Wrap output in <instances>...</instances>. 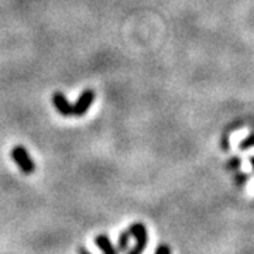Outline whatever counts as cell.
Wrapping results in <instances>:
<instances>
[{
  "mask_svg": "<svg viewBox=\"0 0 254 254\" xmlns=\"http://www.w3.org/2000/svg\"><path fill=\"white\" fill-rule=\"evenodd\" d=\"M144 249H145L144 245H140V243H136L133 249H130V250L127 252V254H143V252H144Z\"/></svg>",
  "mask_w": 254,
  "mask_h": 254,
  "instance_id": "8",
  "label": "cell"
},
{
  "mask_svg": "<svg viewBox=\"0 0 254 254\" xmlns=\"http://www.w3.org/2000/svg\"><path fill=\"white\" fill-rule=\"evenodd\" d=\"M53 105L64 118L72 116V105L69 103L68 98L64 95L63 92H55L53 95Z\"/></svg>",
  "mask_w": 254,
  "mask_h": 254,
  "instance_id": "3",
  "label": "cell"
},
{
  "mask_svg": "<svg viewBox=\"0 0 254 254\" xmlns=\"http://www.w3.org/2000/svg\"><path fill=\"white\" fill-rule=\"evenodd\" d=\"M79 254H91V253H89V252H86L85 249H81V250H79Z\"/></svg>",
  "mask_w": 254,
  "mask_h": 254,
  "instance_id": "12",
  "label": "cell"
},
{
  "mask_svg": "<svg viewBox=\"0 0 254 254\" xmlns=\"http://www.w3.org/2000/svg\"><path fill=\"white\" fill-rule=\"evenodd\" d=\"M128 233H130V236L134 237L136 243L144 246H147V243H148V233H147V229L143 223H140V222L131 223L130 229H128Z\"/></svg>",
  "mask_w": 254,
  "mask_h": 254,
  "instance_id": "4",
  "label": "cell"
},
{
  "mask_svg": "<svg viewBox=\"0 0 254 254\" xmlns=\"http://www.w3.org/2000/svg\"><path fill=\"white\" fill-rule=\"evenodd\" d=\"M252 145H254V136L247 137L245 141H242L240 148H242V150H247V148H249V147H252Z\"/></svg>",
  "mask_w": 254,
  "mask_h": 254,
  "instance_id": "10",
  "label": "cell"
},
{
  "mask_svg": "<svg viewBox=\"0 0 254 254\" xmlns=\"http://www.w3.org/2000/svg\"><path fill=\"white\" fill-rule=\"evenodd\" d=\"M154 254H171V247L167 245H158L155 249Z\"/></svg>",
  "mask_w": 254,
  "mask_h": 254,
  "instance_id": "7",
  "label": "cell"
},
{
  "mask_svg": "<svg viewBox=\"0 0 254 254\" xmlns=\"http://www.w3.org/2000/svg\"><path fill=\"white\" fill-rule=\"evenodd\" d=\"M10 157H11V160L16 163L18 170L23 174L30 175V174H33L36 171V163L30 157L24 145H14L11 148V151H10Z\"/></svg>",
  "mask_w": 254,
  "mask_h": 254,
  "instance_id": "1",
  "label": "cell"
},
{
  "mask_svg": "<svg viewBox=\"0 0 254 254\" xmlns=\"http://www.w3.org/2000/svg\"><path fill=\"white\" fill-rule=\"evenodd\" d=\"M246 180H247V177H246L245 174H239L236 177V182L239 184V185H243L246 182Z\"/></svg>",
  "mask_w": 254,
  "mask_h": 254,
  "instance_id": "11",
  "label": "cell"
},
{
  "mask_svg": "<svg viewBox=\"0 0 254 254\" xmlns=\"http://www.w3.org/2000/svg\"><path fill=\"white\" fill-rule=\"evenodd\" d=\"M252 164H253V167H254V157H253V158H252Z\"/></svg>",
  "mask_w": 254,
  "mask_h": 254,
  "instance_id": "13",
  "label": "cell"
},
{
  "mask_svg": "<svg viewBox=\"0 0 254 254\" xmlns=\"http://www.w3.org/2000/svg\"><path fill=\"white\" fill-rule=\"evenodd\" d=\"M128 240H130V233L128 232H122L118 240V250L119 252H127L128 247Z\"/></svg>",
  "mask_w": 254,
  "mask_h": 254,
  "instance_id": "6",
  "label": "cell"
},
{
  "mask_svg": "<svg viewBox=\"0 0 254 254\" xmlns=\"http://www.w3.org/2000/svg\"><path fill=\"white\" fill-rule=\"evenodd\" d=\"M240 167V158L239 157H233L230 161H229V164H227V168L229 170H237Z\"/></svg>",
  "mask_w": 254,
  "mask_h": 254,
  "instance_id": "9",
  "label": "cell"
},
{
  "mask_svg": "<svg viewBox=\"0 0 254 254\" xmlns=\"http://www.w3.org/2000/svg\"><path fill=\"white\" fill-rule=\"evenodd\" d=\"M95 243L102 250L103 254H118V250L115 249V246L112 245L108 235H98L95 239Z\"/></svg>",
  "mask_w": 254,
  "mask_h": 254,
  "instance_id": "5",
  "label": "cell"
},
{
  "mask_svg": "<svg viewBox=\"0 0 254 254\" xmlns=\"http://www.w3.org/2000/svg\"><path fill=\"white\" fill-rule=\"evenodd\" d=\"M95 98H96V93L93 89H85L72 105V116H76V118L85 116L86 112L91 109V106L93 105Z\"/></svg>",
  "mask_w": 254,
  "mask_h": 254,
  "instance_id": "2",
  "label": "cell"
}]
</instances>
